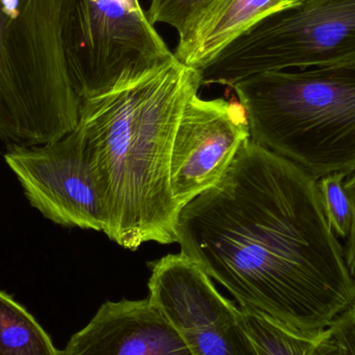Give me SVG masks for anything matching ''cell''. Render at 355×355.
Segmentation results:
<instances>
[{
	"label": "cell",
	"mask_w": 355,
	"mask_h": 355,
	"mask_svg": "<svg viewBox=\"0 0 355 355\" xmlns=\"http://www.w3.org/2000/svg\"><path fill=\"white\" fill-rule=\"evenodd\" d=\"M355 60V0H314L272 12L198 68L200 85Z\"/></svg>",
	"instance_id": "obj_5"
},
{
	"label": "cell",
	"mask_w": 355,
	"mask_h": 355,
	"mask_svg": "<svg viewBox=\"0 0 355 355\" xmlns=\"http://www.w3.org/2000/svg\"><path fill=\"white\" fill-rule=\"evenodd\" d=\"M69 0H0V141L44 145L72 132L81 101L69 77Z\"/></svg>",
	"instance_id": "obj_4"
},
{
	"label": "cell",
	"mask_w": 355,
	"mask_h": 355,
	"mask_svg": "<svg viewBox=\"0 0 355 355\" xmlns=\"http://www.w3.org/2000/svg\"><path fill=\"white\" fill-rule=\"evenodd\" d=\"M250 139L316 179L355 171V60L252 75L234 85Z\"/></svg>",
	"instance_id": "obj_3"
},
{
	"label": "cell",
	"mask_w": 355,
	"mask_h": 355,
	"mask_svg": "<svg viewBox=\"0 0 355 355\" xmlns=\"http://www.w3.org/2000/svg\"><path fill=\"white\" fill-rule=\"evenodd\" d=\"M177 242L239 306L293 331L320 333L355 306L318 179L252 139L181 209Z\"/></svg>",
	"instance_id": "obj_1"
},
{
	"label": "cell",
	"mask_w": 355,
	"mask_h": 355,
	"mask_svg": "<svg viewBox=\"0 0 355 355\" xmlns=\"http://www.w3.org/2000/svg\"><path fill=\"white\" fill-rule=\"evenodd\" d=\"M200 87L198 69L175 56L124 89L81 101L78 125L105 208L104 233L126 250L177 242L171 157L182 112Z\"/></svg>",
	"instance_id": "obj_2"
},
{
	"label": "cell",
	"mask_w": 355,
	"mask_h": 355,
	"mask_svg": "<svg viewBox=\"0 0 355 355\" xmlns=\"http://www.w3.org/2000/svg\"><path fill=\"white\" fill-rule=\"evenodd\" d=\"M287 6L289 0H231L202 35L188 66H204L238 35Z\"/></svg>",
	"instance_id": "obj_12"
},
{
	"label": "cell",
	"mask_w": 355,
	"mask_h": 355,
	"mask_svg": "<svg viewBox=\"0 0 355 355\" xmlns=\"http://www.w3.org/2000/svg\"><path fill=\"white\" fill-rule=\"evenodd\" d=\"M239 309L257 355H327L329 329L317 334L300 333L252 309Z\"/></svg>",
	"instance_id": "obj_13"
},
{
	"label": "cell",
	"mask_w": 355,
	"mask_h": 355,
	"mask_svg": "<svg viewBox=\"0 0 355 355\" xmlns=\"http://www.w3.org/2000/svg\"><path fill=\"white\" fill-rule=\"evenodd\" d=\"M344 185H345L346 191L349 194L352 202V209H354V221H352L349 235L346 238L344 256H345L348 270L355 279V171L349 176L346 177Z\"/></svg>",
	"instance_id": "obj_17"
},
{
	"label": "cell",
	"mask_w": 355,
	"mask_h": 355,
	"mask_svg": "<svg viewBox=\"0 0 355 355\" xmlns=\"http://www.w3.org/2000/svg\"><path fill=\"white\" fill-rule=\"evenodd\" d=\"M346 176L340 173L327 175L319 181L325 214L335 233L347 238L354 221V209L349 194L346 191Z\"/></svg>",
	"instance_id": "obj_15"
},
{
	"label": "cell",
	"mask_w": 355,
	"mask_h": 355,
	"mask_svg": "<svg viewBox=\"0 0 355 355\" xmlns=\"http://www.w3.org/2000/svg\"><path fill=\"white\" fill-rule=\"evenodd\" d=\"M64 50L81 100L124 89L175 58L139 0H69Z\"/></svg>",
	"instance_id": "obj_6"
},
{
	"label": "cell",
	"mask_w": 355,
	"mask_h": 355,
	"mask_svg": "<svg viewBox=\"0 0 355 355\" xmlns=\"http://www.w3.org/2000/svg\"><path fill=\"white\" fill-rule=\"evenodd\" d=\"M231 0H151L147 14L154 25H170L179 35L175 56L188 66L202 35Z\"/></svg>",
	"instance_id": "obj_11"
},
{
	"label": "cell",
	"mask_w": 355,
	"mask_h": 355,
	"mask_svg": "<svg viewBox=\"0 0 355 355\" xmlns=\"http://www.w3.org/2000/svg\"><path fill=\"white\" fill-rule=\"evenodd\" d=\"M149 300L192 355H257L240 309L223 297L202 267L183 252L149 263Z\"/></svg>",
	"instance_id": "obj_7"
},
{
	"label": "cell",
	"mask_w": 355,
	"mask_h": 355,
	"mask_svg": "<svg viewBox=\"0 0 355 355\" xmlns=\"http://www.w3.org/2000/svg\"><path fill=\"white\" fill-rule=\"evenodd\" d=\"M314 1V0H289V6H295V4L304 3V2Z\"/></svg>",
	"instance_id": "obj_18"
},
{
	"label": "cell",
	"mask_w": 355,
	"mask_h": 355,
	"mask_svg": "<svg viewBox=\"0 0 355 355\" xmlns=\"http://www.w3.org/2000/svg\"><path fill=\"white\" fill-rule=\"evenodd\" d=\"M4 160L44 217L64 227L104 232L105 208L79 125L58 141L8 149Z\"/></svg>",
	"instance_id": "obj_8"
},
{
	"label": "cell",
	"mask_w": 355,
	"mask_h": 355,
	"mask_svg": "<svg viewBox=\"0 0 355 355\" xmlns=\"http://www.w3.org/2000/svg\"><path fill=\"white\" fill-rule=\"evenodd\" d=\"M62 355H192L174 325L149 300L106 302L72 336Z\"/></svg>",
	"instance_id": "obj_10"
},
{
	"label": "cell",
	"mask_w": 355,
	"mask_h": 355,
	"mask_svg": "<svg viewBox=\"0 0 355 355\" xmlns=\"http://www.w3.org/2000/svg\"><path fill=\"white\" fill-rule=\"evenodd\" d=\"M0 355H62L35 318L0 291Z\"/></svg>",
	"instance_id": "obj_14"
},
{
	"label": "cell",
	"mask_w": 355,
	"mask_h": 355,
	"mask_svg": "<svg viewBox=\"0 0 355 355\" xmlns=\"http://www.w3.org/2000/svg\"><path fill=\"white\" fill-rule=\"evenodd\" d=\"M250 141L240 102L194 94L182 112L171 157V188L180 208L218 183Z\"/></svg>",
	"instance_id": "obj_9"
},
{
	"label": "cell",
	"mask_w": 355,
	"mask_h": 355,
	"mask_svg": "<svg viewBox=\"0 0 355 355\" xmlns=\"http://www.w3.org/2000/svg\"><path fill=\"white\" fill-rule=\"evenodd\" d=\"M327 329V355H355V306L339 315Z\"/></svg>",
	"instance_id": "obj_16"
}]
</instances>
